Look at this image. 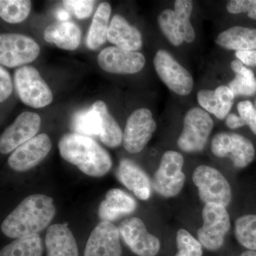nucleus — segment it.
Here are the masks:
<instances>
[{
    "instance_id": "nucleus-7",
    "label": "nucleus",
    "mask_w": 256,
    "mask_h": 256,
    "mask_svg": "<svg viewBox=\"0 0 256 256\" xmlns=\"http://www.w3.org/2000/svg\"><path fill=\"white\" fill-rule=\"evenodd\" d=\"M184 162L182 154L178 152L169 150L164 153L153 178L152 186L156 193L166 198L176 196L180 193L186 180L182 172Z\"/></svg>"
},
{
    "instance_id": "nucleus-14",
    "label": "nucleus",
    "mask_w": 256,
    "mask_h": 256,
    "mask_svg": "<svg viewBox=\"0 0 256 256\" xmlns=\"http://www.w3.org/2000/svg\"><path fill=\"white\" fill-rule=\"evenodd\" d=\"M98 64L102 70L114 74H134L141 72L146 64L142 53L110 46L98 56Z\"/></svg>"
},
{
    "instance_id": "nucleus-17",
    "label": "nucleus",
    "mask_w": 256,
    "mask_h": 256,
    "mask_svg": "<svg viewBox=\"0 0 256 256\" xmlns=\"http://www.w3.org/2000/svg\"><path fill=\"white\" fill-rule=\"evenodd\" d=\"M108 40L116 47L137 52L142 46V34L120 14L114 15L108 32Z\"/></svg>"
},
{
    "instance_id": "nucleus-23",
    "label": "nucleus",
    "mask_w": 256,
    "mask_h": 256,
    "mask_svg": "<svg viewBox=\"0 0 256 256\" xmlns=\"http://www.w3.org/2000/svg\"><path fill=\"white\" fill-rule=\"evenodd\" d=\"M218 46L228 50H256V28L232 26L220 32L215 40Z\"/></svg>"
},
{
    "instance_id": "nucleus-39",
    "label": "nucleus",
    "mask_w": 256,
    "mask_h": 256,
    "mask_svg": "<svg viewBox=\"0 0 256 256\" xmlns=\"http://www.w3.org/2000/svg\"><path fill=\"white\" fill-rule=\"evenodd\" d=\"M226 124L230 129H237L246 126L242 118L234 114H229L226 118Z\"/></svg>"
},
{
    "instance_id": "nucleus-10",
    "label": "nucleus",
    "mask_w": 256,
    "mask_h": 256,
    "mask_svg": "<svg viewBox=\"0 0 256 256\" xmlns=\"http://www.w3.org/2000/svg\"><path fill=\"white\" fill-rule=\"evenodd\" d=\"M210 149L218 158H228L238 168H246L255 158L252 143L236 133L220 132L216 134L212 140Z\"/></svg>"
},
{
    "instance_id": "nucleus-1",
    "label": "nucleus",
    "mask_w": 256,
    "mask_h": 256,
    "mask_svg": "<svg viewBox=\"0 0 256 256\" xmlns=\"http://www.w3.org/2000/svg\"><path fill=\"white\" fill-rule=\"evenodd\" d=\"M55 214L52 197L31 195L26 197L3 220L1 230L12 238L38 234L48 226Z\"/></svg>"
},
{
    "instance_id": "nucleus-16",
    "label": "nucleus",
    "mask_w": 256,
    "mask_h": 256,
    "mask_svg": "<svg viewBox=\"0 0 256 256\" xmlns=\"http://www.w3.org/2000/svg\"><path fill=\"white\" fill-rule=\"evenodd\" d=\"M120 230L114 224L101 222L88 239L84 256H121Z\"/></svg>"
},
{
    "instance_id": "nucleus-13",
    "label": "nucleus",
    "mask_w": 256,
    "mask_h": 256,
    "mask_svg": "<svg viewBox=\"0 0 256 256\" xmlns=\"http://www.w3.org/2000/svg\"><path fill=\"white\" fill-rule=\"evenodd\" d=\"M41 118L36 112H24L6 128L0 138V152L8 154L34 138L41 126Z\"/></svg>"
},
{
    "instance_id": "nucleus-24",
    "label": "nucleus",
    "mask_w": 256,
    "mask_h": 256,
    "mask_svg": "<svg viewBox=\"0 0 256 256\" xmlns=\"http://www.w3.org/2000/svg\"><path fill=\"white\" fill-rule=\"evenodd\" d=\"M92 108L98 118L99 139L109 148H117L122 142L124 134L118 124L109 114L106 104L102 100H97L92 104Z\"/></svg>"
},
{
    "instance_id": "nucleus-33",
    "label": "nucleus",
    "mask_w": 256,
    "mask_h": 256,
    "mask_svg": "<svg viewBox=\"0 0 256 256\" xmlns=\"http://www.w3.org/2000/svg\"><path fill=\"white\" fill-rule=\"evenodd\" d=\"M178 252L175 256H202V245L188 230L178 229L176 234Z\"/></svg>"
},
{
    "instance_id": "nucleus-25",
    "label": "nucleus",
    "mask_w": 256,
    "mask_h": 256,
    "mask_svg": "<svg viewBox=\"0 0 256 256\" xmlns=\"http://www.w3.org/2000/svg\"><path fill=\"white\" fill-rule=\"evenodd\" d=\"M110 14L111 8L109 3H100L92 18V24L88 32L86 45L89 50H98L105 43L107 40Z\"/></svg>"
},
{
    "instance_id": "nucleus-19",
    "label": "nucleus",
    "mask_w": 256,
    "mask_h": 256,
    "mask_svg": "<svg viewBox=\"0 0 256 256\" xmlns=\"http://www.w3.org/2000/svg\"><path fill=\"white\" fill-rule=\"evenodd\" d=\"M117 175L120 182L140 200L146 201L150 197V180L134 162L128 159L121 160Z\"/></svg>"
},
{
    "instance_id": "nucleus-15",
    "label": "nucleus",
    "mask_w": 256,
    "mask_h": 256,
    "mask_svg": "<svg viewBox=\"0 0 256 256\" xmlns=\"http://www.w3.org/2000/svg\"><path fill=\"white\" fill-rule=\"evenodd\" d=\"M52 146L50 138L46 134H37L12 153L8 159V164L15 171H28L46 158Z\"/></svg>"
},
{
    "instance_id": "nucleus-11",
    "label": "nucleus",
    "mask_w": 256,
    "mask_h": 256,
    "mask_svg": "<svg viewBox=\"0 0 256 256\" xmlns=\"http://www.w3.org/2000/svg\"><path fill=\"white\" fill-rule=\"evenodd\" d=\"M156 124L149 109L133 111L126 124L122 138L124 149L130 154H137L144 149L156 132Z\"/></svg>"
},
{
    "instance_id": "nucleus-4",
    "label": "nucleus",
    "mask_w": 256,
    "mask_h": 256,
    "mask_svg": "<svg viewBox=\"0 0 256 256\" xmlns=\"http://www.w3.org/2000/svg\"><path fill=\"white\" fill-rule=\"evenodd\" d=\"M14 86L20 100L34 108L50 105L53 94L36 68L24 66L15 70Z\"/></svg>"
},
{
    "instance_id": "nucleus-34",
    "label": "nucleus",
    "mask_w": 256,
    "mask_h": 256,
    "mask_svg": "<svg viewBox=\"0 0 256 256\" xmlns=\"http://www.w3.org/2000/svg\"><path fill=\"white\" fill-rule=\"evenodd\" d=\"M64 5L73 12L79 20L88 18L92 14L95 1L92 0H66Z\"/></svg>"
},
{
    "instance_id": "nucleus-37",
    "label": "nucleus",
    "mask_w": 256,
    "mask_h": 256,
    "mask_svg": "<svg viewBox=\"0 0 256 256\" xmlns=\"http://www.w3.org/2000/svg\"><path fill=\"white\" fill-rule=\"evenodd\" d=\"M13 90L12 82L10 74L1 66L0 67V101L4 102L12 94Z\"/></svg>"
},
{
    "instance_id": "nucleus-20",
    "label": "nucleus",
    "mask_w": 256,
    "mask_h": 256,
    "mask_svg": "<svg viewBox=\"0 0 256 256\" xmlns=\"http://www.w3.org/2000/svg\"><path fill=\"white\" fill-rule=\"evenodd\" d=\"M234 96L228 86H220L215 90L202 89L197 94V100L204 110L224 120L228 116L234 105Z\"/></svg>"
},
{
    "instance_id": "nucleus-5",
    "label": "nucleus",
    "mask_w": 256,
    "mask_h": 256,
    "mask_svg": "<svg viewBox=\"0 0 256 256\" xmlns=\"http://www.w3.org/2000/svg\"><path fill=\"white\" fill-rule=\"evenodd\" d=\"M198 196L205 204H214L226 208L232 198V188L218 170L206 165L197 166L192 174Z\"/></svg>"
},
{
    "instance_id": "nucleus-29",
    "label": "nucleus",
    "mask_w": 256,
    "mask_h": 256,
    "mask_svg": "<svg viewBox=\"0 0 256 256\" xmlns=\"http://www.w3.org/2000/svg\"><path fill=\"white\" fill-rule=\"evenodd\" d=\"M236 238L242 246L256 250V214L242 216L236 220Z\"/></svg>"
},
{
    "instance_id": "nucleus-18",
    "label": "nucleus",
    "mask_w": 256,
    "mask_h": 256,
    "mask_svg": "<svg viewBox=\"0 0 256 256\" xmlns=\"http://www.w3.org/2000/svg\"><path fill=\"white\" fill-rule=\"evenodd\" d=\"M136 200L126 192L112 188L107 192L105 200L99 206L98 215L102 222H114L134 212Z\"/></svg>"
},
{
    "instance_id": "nucleus-36",
    "label": "nucleus",
    "mask_w": 256,
    "mask_h": 256,
    "mask_svg": "<svg viewBox=\"0 0 256 256\" xmlns=\"http://www.w3.org/2000/svg\"><path fill=\"white\" fill-rule=\"evenodd\" d=\"M239 116L246 126H248L252 132L256 134V109L250 101H240L237 106Z\"/></svg>"
},
{
    "instance_id": "nucleus-2",
    "label": "nucleus",
    "mask_w": 256,
    "mask_h": 256,
    "mask_svg": "<svg viewBox=\"0 0 256 256\" xmlns=\"http://www.w3.org/2000/svg\"><path fill=\"white\" fill-rule=\"evenodd\" d=\"M58 146L64 160L88 176L101 178L111 169L110 154L92 138L68 133L60 138Z\"/></svg>"
},
{
    "instance_id": "nucleus-26",
    "label": "nucleus",
    "mask_w": 256,
    "mask_h": 256,
    "mask_svg": "<svg viewBox=\"0 0 256 256\" xmlns=\"http://www.w3.org/2000/svg\"><path fill=\"white\" fill-rule=\"evenodd\" d=\"M230 68L235 78L228 84L229 88L236 96H252L256 92V78L252 70L244 66L240 60H232Z\"/></svg>"
},
{
    "instance_id": "nucleus-22",
    "label": "nucleus",
    "mask_w": 256,
    "mask_h": 256,
    "mask_svg": "<svg viewBox=\"0 0 256 256\" xmlns=\"http://www.w3.org/2000/svg\"><path fill=\"white\" fill-rule=\"evenodd\" d=\"M44 38L62 50H74L80 45L82 31L72 22H56L45 28Z\"/></svg>"
},
{
    "instance_id": "nucleus-9",
    "label": "nucleus",
    "mask_w": 256,
    "mask_h": 256,
    "mask_svg": "<svg viewBox=\"0 0 256 256\" xmlns=\"http://www.w3.org/2000/svg\"><path fill=\"white\" fill-rule=\"evenodd\" d=\"M153 63L160 78L172 92L182 96L192 92L194 80L191 74L169 52L158 50Z\"/></svg>"
},
{
    "instance_id": "nucleus-27",
    "label": "nucleus",
    "mask_w": 256,
    "mask_h": 256,
    "mask_svg": "<svg viewBox=\"0 0 256 256\" xmlns=\"http://www.w3.org/2000/svg\"><path fill=\"white\" fill-rule=\"evenodd\" d=\"M42 252L41 237L35 234L15 239L2 249L0 256H42Z\"/></svg>"
},
{
    "instance_id": "nucleus-28",
    "label": "nucleus",
    "mask_w": 256,
    "mask_h": 256,
    "mask_svg": "<svg viewBox=\"0 0 256 256\" xmlns=\"http://www.w3.org/2000/svg\"><path fill=\"white\" fill-rule=\"evenodd\" d=\"M30 0H1L0 16L10 24H18L24 21L31 11Z\"/></svg>"
},
{
    "instance_id": "nucleus-32",
    "label": "nucleus",
    "mask_w": 256,
    "mask_h": 256,
    "mask_svg": "<svg viewBox=\"0 0 256 256\" xmlns=\"http://www.w3.org/2000/svg\"><path fill=\"white\" fill-rule=\"evenodd\" d=\"M158 22L163 34L171 44L174 46L182 44L184 40L180 32L174 10L166 9L162 12L158 16Z\"/></svg>"
},
{
    "instance_id": "nucleus-35",
    "label": "nucleus",
    "mask_w": 256,
    "mask_h": 256,
    "mask_svg": "<svg viewBox=\"0 0 256 256\" xmlns=\"http://www.w3.org/2000/svg\"><path fill=\"white\" fill-rule=\"evenodd\" d=\"M226 10L230 14L248 12V16L256 20V0H232L226 4Z\"/></svg>"
},
{
    "instance_id": "nucleus-42",
    "label": "nucleus",
    "mask_w": 256,
    "mask_h": 256,
    "mask_svg": "<svg viewBox=\"0 0 256 256\" xmlns=\"http://www.w3.org/2000/svg\"><path fill=\"white\" fill-rule=\"evenodd\" d=\"M255 108H256V104H255Z\"/></svg>"
},
{
    "instance_id": "nucleus-38",
    "label": "nucleus",
    "mask_w": 256,
    "mask_h": 256,
    "mask_svg": "<svg viewBox=\"0 0 256 256\" xmlns=\"http://www.w3.org/2000/svg\"><path fill=\"white\" fill-rule=\"evenodd\" d=\"M236 56L245 65L256 66V50H238L236 52Z\"/></svg>"
},
{
    "instance_id": "nucleus-31",
    "label": "nucleus",
    "mask_w": 256,
    "mask_h": 256,
    "mask_svg": "<svg viewBox=\"0 0 256 256\" xmlns=\"http://www.w3.org/2000/svg\"><path fill=\"white\" fill-rule=\"evenodd\" d=\"M74 130L77 134L88 137H99L100 126L98 118L92 107L88 110L76 114L73 120Z\"/></svg>"
},
{
    "instance_id": "nucleus-8",
    "label": "nucleus",
    "mask_w": 256,
    "mask_h": 256,
    "mask_svg": "<svg viewBox=\"0 0 256 256\" xmlns=\"http://www.w3.org/2000/svg\"><path fill=\"white\" fill-rule=\"evenodd\" d=\"M40 53V47L33 38L16 33L0 35V64L14 68L32 63Z\"/></svg>"
},
{
    "instance_id": "nucleus-6",
    "label": "nucleus",
    "mask_w": 256,
    "mask_h": 256,
    "mask_svg": "<svg viewBox=\"0 0 256 256\" xmlns=\"http://www.w3.org/2000/svg\"><path fill=\"white\" fill-rule=\"evenodd\" d=\"M202 220L203 226L197 230L198 242L207 250H218L230 228L228 210L220 205L206 204L202 210Z\"/></svg>"
},
{
    "instance_id": "nucleus-41",
    "label": "nucleus",
    "mask_w": 256,
    "mask_h": 256,
    "mask_svg": "<svg viewBox=\"0 0 256 256\" xmlns=\"http://www.w3.org/2000/svg\"><path fill=\"white\" fill-rule=\"evenodd\" d=\"M240 256H256V252H254V250H247V252H242Z\"/></svg>"
},
{
    "instance_id": "nucleus-21",
    "label": "nucleus",
    "mask_w": 256,
    "mask_h": 256,
    "mask_svg": "<svg viewBox=\"0 0 256 256\" xmlns=\"http://www.w3.org/2000/svg\"><path fill=\"white\" fill-rule=\"evenodd\" d=\"M47 256H78V246L66 224H56L47 229Z\"/></svg>"
},
{
    "instance_id": "nucleus-12",
    "label": "nucleus",
    "mask_w": 256,
    "mask_h": 256,
    "mask_svg": "<svg viewBox=\"0 0 256 256\" xmlns=\"http://www.w3.org/2000/svg\"><path fill=\"white\" fill-rule=\"evenodd\" d=\"M120 234L124 242L138 256H156L160 250L158 237L148 232L146 224L140 218L132 217L121 223Z\"/></svg>"
},
{
    "instance_id": "nucleus-3",
    "label": "nucleus",
    "mask_w": 256,
    "mask_h": 256,
    "mask_svg": "<svg viewBox=\"0 0 256 256\" xmlns=\"http://www.w3.org/2000/svg\"><path fill=\"white\" fill-rule=\"evenodd\" d=\"M214 128V121L204 109L192 108L185 114L182 132L178 136V146L185 152H198L206 146Z\"/></svg>"
},
{
    "instance_id": "nucleus-40",
    "label": "nucleus",
    "mask_w": 256,
    "mask_h": 256,
    "mask_svg": "<svg viewBox=\"0 0 256 256\" xmlns=\"http://www.w3.org/2000/svg\"><path fill=\"white\" fill-rule=\"evenodd\" d=\"M56 18L60 20V22H67L69 18V14L68 12L65 10H60L56 12Z\"/></svg>"
},
{
    "instance_id": "nucleus-30",
    "label": "nucleus",
    "mask_w": 256,
    "mask_h": 256,
    "mask_svg": "<svg viewBox=\"0 0 256 256\" xmlns=\"http://www.w3.org/2000/svg\"><path fill=\"white\" fill-rule=\"evenodd\" d=\"M174 12L180 32L186 43H192L196 38L194 28L190 22L193 2L190 0H176L174 2Z\"/></svg>"
}]
</instances>
